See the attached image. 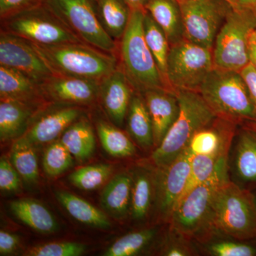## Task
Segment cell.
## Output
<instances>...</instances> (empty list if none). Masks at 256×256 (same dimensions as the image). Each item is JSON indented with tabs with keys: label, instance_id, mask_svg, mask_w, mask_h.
<instances>
[{
	"label": "cell",
	"instance_id": "21",
	"mask_svg": "<svg viewBox=\"0 0 256 256\" xmlns=\"http://www.w3.org/2000/svg\"><path fill=\"white\" fill-rule=\"evenodd\" d=\"M0 98L36 106L44 100L40 84L15 69L1 65Z\"/></svg>",
	"mask_w": 256,
	"mask_h": 256
},
{
	"label": "cell",
	"instance_id": "7",
	"mask_svg": "<svg viewBox=\"0 0 256 256\" xmlns=\"http://www.w3.org/2000/svg\"><path fill=\"white\" fill-rule=\"evenodd\" d=\"M1 21L2 31L23 37L37 44L84 42L44 4L15 13L1 18Z\"/></svg>",
	"mask_w": 256,
	"mask_h": 256
},
{
	"label": "cell",
	"instance_id": "26",
	"mask_svg": "<svg viewBox=\"0 0 256 256\" xmlns=\"http://www.w3.org/2000/svg\"><path fill=\"white\" fill-rule=\"evenodd\" d=\"M60 142L72 153L74 159L82 163L92 158L96 150V138L90 121L82 116L60 136Z\"/></svg>",
	"mask_w": 256,
	"mask_h": 256
},
{
	"label": "cell",
	"instance_id": "4",
	"mask_svg": "<svg viewBox=\"0 0 256 256\" xmlns=\"http://www.w3.org/2000/svg\"><path fill=\"white\" fill-rule=\"evenodd\" d=\"M175 92L180 112L162 142L152 153L150 160L156 168L171 164L186 149L194 134L216 118L200 92L184 90Z\"/></svg>",
	"mask_w": 256,
	"mask_h": 256
},
{
	"label": "cell",
	"instance_id": "32",
	"mask_svg": "<svg viewBox=\"0 0 256 256\" xmlns=\"http://www.w3.org/2000/svg\"><path fill=\"white\" fill-rule=\"evenodd\" d=\"M156 230L146 228L130 232L116 240L104 252L105 256H132L142 252L152 242Z\"/></svg>",
	"mask_w": 256,
	"mask_h": 256
},
{
	"label": "cell",
	"instance_id": "6",
	"mask_svg": "<svg viewBox=\"0 0 256 256\" xmlns=\"http://www.w3.org/2000/svg\"><path fill=\"white\" fill-rule=\"evenodd\" d=\"M228 154L218 161L213 174L180 202L170 220L171 230L184 238H204L217 193L228 181Z\"/></svg>",
	"mask_w": 256,
	"mask_h": 256
},
{
	"label": "cell",
	"instance_id": "47",
	"mask_svg": "<svg viewBox=\"0 0 256 256\" xmlns=\"http://www.w3.org/2000/svg\"><path fill=\"white\" fill-rule=\"evenodd\" d=\"M252 192H254V196H255L256 203V190H254V191H252Z\"/></svg>",
	"mask_w": 256,
	"mask_h": 256
},
{
	"label": "cell",
	"instance_id": "37",
	"mask_svg": "<svg viewBox=\"0 0 256 256\" xmlns=\"http://www.w3.org/2000/svg\"><path fill=\"white\" fill-rule=\"evenodd\" d=\"M248 242L250 240L215 242L208 248V252L210 255L215 256H256V242L252 244Z\"/></svg>",
	"mask_w": 256,
	"mask_h": 256
},
{
	"label": "cell",
	"instance_id": "27",
	"mask_svg": "<svg viewBox=\"0 0 256 256\" xmlns=\"http://www.w3.org/2000/svg\"><path fill=\"white\" fill-rule=\"evenodd\" d=\"M55 196L69 215L80 223L96 228H110L107 215L86 200L62 190L55 192Z\"/></svg>",
	"mask_w": 256,
	"mask_h": 256
},
{
	"label": "cell",
	"instance_id": "19",
	"mask_svg": "<svg viewBox=\"0 0 256 256\" xmlns=\"http://www.w3.org/2000/svg\"><path fill=\"white\" fill-rule=\"evenodd\" d=\"M38 106L21 101L1 99L0 101V139L2 142L22 136L36 114Z\"/></svg>",
	"mask_w": 256,
	"mask_h": 256
},
{
	"label": "cell",
	"instance_id": "18",
	"mask_svg": "<svg viewBox=\"0 0 256 256\" xmlns=\"http://www.w3.org/2000/svg\"><path fill=\"white\" fill-rule=\"evenodd\" d=\"M234 171L238 184L256 190V134L242 126L234 148Z\"/></svg>",
	"mask_w": 256,
	"mask_h": 256
},
{
	"label": "cell",
	"instance_id": "25",
	"mask_svg": "<svg viewBox=\"0 0 256 256\" xmlns=\"http://www.w3.org/2000/svg\"><path fill=\"white\" fill-rule=\"evenodd\" d=\"M156 168L154 172L139 168L132 174V198L130 215L136 222H143L148 218L152 205L156 204Z\"/></svg>",
	"mask_w": 256,
	"mask_h": 256
},
{
	"label": "cell",
	"instance_id": "35",
	"mask_svg": "<svg viewBox=\"0 0 256 256\" xmlns=\"http://www.w3.org/2000/svg\"><path fill=\"white\" fill-rule=\"evenodd\" d=\"M74 158L60 140L54 141L44 152V170L50 178H56L73 166Z\"/></svg>",
	"mask_w": 256,
	"mask_h": 256
},
{
	"label": "cell",
	"instance_id": "38",
	"mask_svg": "<svg viewBox=\"0 0 256 256\" xmlns=\"http://www.w3.org/2000/svg\"><path fill=\"white\" fill-rule=\"evenodd\" d=\"M22 178L11 162L4 156L0 160V190L6 193H14L22 188Z\"/></svg>",
	"mask_w": 256,
	"mask_h": 256
},
{
	"label": "cell",
	"instance_id": "36",
	"mask_svg": "<svg viewBox=\"0 0 256 256\" xmlns=\"http://www.w3.org/2000/svg\"><path fill=\"white\" fill-rule=\"evenodd\" d=\"M84 244L75 242H48L30 248L26 256H79L86 250Z\"/></svg>",
	"mask_w": 256,
	"mask_h": 256
},
{
	"label": "cell",
	"instance_id": "23",
	"mask_svg": "<svg viewBox=\"0 0 256 256\" xmlns=\"http://www.w3.org/2000/svg\"><path fill=\"white\" fill-rule=\"evenodd\" d=\"M128 133L133 140L144 150H150L154 146L152 122L146 101L140 92L133 94L127 116Z\"/></svg>",
	"mask_w": 256,
	"mask_h": 256
},
{
	"label": "cell",
	"instance_id": "12",
	"mask_svg": "<svg viewBox=\"0 0 256 256\" xmlns=\"http://www.w3.org/2000/svg\"><path fill=\"white\" fill-rule=\"evenodd\" d=\"M0 65L21 72L40 85L54 75L32 42L2 30L0 33Z\"/></svg>",
	"mask_w": 256,
	"mask_h": 256
},
{
	"label": "cell",
	"instance_id": "16",
	"mask_svg": "<svg viewBox=\"0 0 256 256\" xmlns=\"http://www.w3.org/2000/svg\"><path fill=\"white\" fill-rule=\"evenodd\" d=\"M134 92L120 65L100 82L98 98L114 126L124 124Z\"/></svg>",
	"mask_w": 256,
	"mask_h": 256
},
{
	"label": "cell",
	"instance_id": "43",
	"mask_svg": "<svg viewBox=\"0 0 256 256\" xmlns=\"http://www.w3.org/2000/svg\"><path fill=\"white\" fill-rule=\"evenodd\" d=\"M247 52L249 64L256 69V28H252L247 38Z\"/></svg>",
	"mask_w": 256,
	"mask_h": 256
},
{
	"label": "cell",
	"instance_id": "31",
	"mask_svg": "<svg viewBox=\"0 0 256 256\" xmlns=\"http://www.w3.org/2000/svg\"><path fill=\"white\" fill-rule=\"evenodd\" d=\"M96 131L108 154L116 158H130L136 154V146L127 134L102 120L96 122Z\"/></svg>",
	"mask_w": 256,
	"mask_h": 256
},
{
	"label": "cell",
	"instance_id": "14",
	"mask_svg": "<svg viewBox=\"0 0 256 256\" xmlns=\"http://www.w3.org/2000/svg\"><path fill=\"white\" fill-rule=\"evenodd\" d=\"M100 82L76 77L54 75L40 85L44 99L56 104L88 106L99 98Z\"/></svg>",
	"mask_w": 256,
	"mask_h": 256
},
{
	"label": "cell",
	"instance_id": "5",
	"mask_svg": "<svg viewBox=\"0 0 256 256\" xmlns=\"http://www.w3.org/2000/svg\"><path fill=\"white\" fill-rule=\"evenodd\" d=\"M146 12V9H131L129 23L120 40V66L136 92L154 88L169 90L144 38Z\"/></svg>",
	"mask_w": 256,
	"mask_h": 256
},
{
	"label": "cell",
	"instance_id": "1",
	"mask_svg": "<svg viewBox=\"0 0 256 256\" xmlns=\"http://www.w3.org/2000/svg\"><path fill=\"white\" fill-rule=\"evenodd\" d=\"M32 44L54 75L100 82L120 66L114 54L104 52L84 42L54 45Z\"/></svg>",
	"mask_w": 256,
	"mask_h": 256
},
{
	"label": "cell",
	"instance_id": "13",
	"mask_svg": "<svg viewBox=\"0 0 256 256\" xmlns=\"http://www.w3.org/2000/svg\"><path fill=\"white\" fill-rule=\"evenodd\" d=\"M192 153L186 148L169 165L156 168V210L163 222H170L188 182Z\"/></svg>",
	"mask_w": 256,
	"mask_h": 256
},
{
	"label": "cell",
	"instance_id": "50",
	"mask_svg": "<svg viewBox=\"0 0 256 256\" xmlns=\"http://www.w3.org/2000/svg\"><path fill=\"white\" fill-rule=\"evenodd\" d=\"M92 2L95 1V0H92Z\"/></svg>",
	"mask_w": 256,
	"mask_h": 256
},
{
	"label": "cell",
	"instance_id": "15",
	"mask_svg": "<svg viewBox=\"0 0 256 256\" xmlns=\"http://www.w3.org/2000/svg\"><path fill=\"white\" fill-rule=\"evenodd\" d=\"M82 116L84 112L80 106L58 104L38 117L34 116L23 136L34 146L50 143Z\"/></svg>",
	"mask_w": 256,
	"mask_h": 256
},
{
	"label": "cell",
	"instance_id": "49",
	"mask_svg": "<svg viewBox=\"0 0 256 256\" xmlns=\"http://www.w3.org/2000/svg\"><path fill=\"white\" fill-rule=\"evenodd\" d=\"M174 1L178 2H181L184 1V0H174Z\"/></svg>",
	"mask_w": 256,
	"mask_h": 256
},
{
	"label": "cell",
	"instance_id": "29",
	"mask_svg": "<svg viewBox=\"0 0 256 256\" xmlns=\"http://www.w3.org/2000/svg\"><path fill=\"white\" fill-rule=\"evenodd\" d=\"M34 144L24 136L16 139L10 150V162L22 180L35 184L40 180V168Z\"/></svg>",
	"mask_w": 256,
	"mask_h": 256
},
{
	"label": "cell",
	"instance_id": "11",
	"mask_svg": "<svg viewBox=\"0 0 256 256\" xmlns=\"http://www.w3.org/2000/svg\"><path fill=\"white\" fill-rule=\"evenodd\" d=\"M180 3L185 38L213 50L216 37L232 8L224 0H184Z\"/></svg>",
	"mask_w": 256,
	"mask_h": 256
},
{
	"label": "cell",
	"instance_id": "48",
	"mask_svg": "<svg viewBox=\"0 0 256 256\" xmlns=\"http://www.w3.org/2000/svg\"><path fill=\"white\" fill-rule=\"evenodd\" d=\"M252 12L254 13V15H255L256 18V10H255V11H252Z\"/></svg>",
	"mask_w": 256,
	"mask_h": 256
},
{
	"label": "cell",
	"instance_id": "20",
	"mask_svg": "<svg viewBox=\"0 0 256 256\" xmlns=\"http://www.w3.org/2000/svg\"><path fill=\"white\" fill-rule=\"evenodd\" d=\"M132 175L121 172L110 178L100 194L102 208L116 220L130 214Z\"/></svg>",
	"mask_w": 256,
	"mask_h": 256
},
{
	"label": "cell",
	"instance_id": "46",
	"mask_svg": "<svg viewBox=\"0 0 256 256\" xmlns=\"http://www.w3.org/2000/svg\"><path fill=\"white\" fill-rule=\"evenodd\" d=\"M240 126L250 130H252V132H255L256 134V121L245 122V124H242Z\"/></svg>",
	"mask_w": 256,
	"mask_h": 256
},
{
	"label": "cell",
	"instance_id": "28",
	"mask_svg": "<svg viewBox=\"0 0 256 256\" xmlns=\"http://www.w3.org/2000/svg\"><path fill=\"white\" fill-rule=\"evenodd\" d=\"M92 2L99 21L108 34L116 42L120 40L130 18V6L122 0H95Z\"/></svg>",
	"mask_w": 256,
	"mask_h": 256
},
{
	"label": "cell",
	"instance_id": "34",
	"mask_svg": "<svg viewBox=\"0 0 256 256\" xmlns=\"http://www.w3.org/2000/svg\"><path fill=\"white\" fill-rule=\"evenodd\" d=\"M229 150H227L222 152L210 154V156H193L188 182H186L182 195L180 197L178 204L194 188L201 184L202 183L204 182L212 176L220 158L228 154Z\"/></svg>",
	"mask_w": 256,
	"mask_h": 256
},
{
	"label": "cell",
	"instance_id": "22",
	"mask_svg": "<svg viewBox=\"0 0 256 256\" xmlns=\"http://www.w3.org/2000/svg\"><path fill=\"white\" fill-rule=\"evenodd\" d=\"M146 10L164 32L170 46L186 38L182 15L178 2L150 0Z\"/></svg>",
	"mask_w": 256,
	"mask_h": 256
},
{
	"label": "cell",
	"instance_id": "42",
	"mask_svg": "<svg viewBox=\"0 0 256 256\" xmlns=\"http://www.w3.org/2000/svg\"><path fill=\"white\" fill-rule=\"evenodd\" d=\"M240 75L246 84L249 94L256 110V69L252 64H248L246 66L240 70Z\"/></svg>",
	"mask_w": 256,
	"mask_h": 256
},
{
	"label": "cell",
	"instance_id": "41",
	"mask_svg": "<svg viewBox=\"0 0 256 256\" xmlns=\"http://www.w3.org/2000/svg\"><path fill=\"white\" fill-rule=\"evenodd\" d=\"M188 239L183 237L182 240L180 239H174L170 245L166 246L163 256H193L194 254L193 248L190 244L186 242Z\"/></svg>",
	"mask_w": 256,
	"mask_h": 256
},
{
	"label": "cell",
	"instance_id": "45",
	"mask_svg": "<svg viewBox=\"0 0 256 256\" xmlns=\"http://www.w3.org/2000/svg\"><path fill=\"white\" fill-rule=\"evenodd\" d=\"M130 9H146L150 0H122Z\"/></svg>",
	"mask_w": 256,
	"mask_h": 256
},
{
	"label": "cell",
	"instance_id": "10",
	"mask_svg": "<svg viewBox=\"0 0 256 256\" xmlns=\"http://www.w3.org/2000/svg\"><path fill=\"white\" fill-rule=\"evenodd\" d=\"M256 25L252 12L232 10L216 37L212 50L214 68L240 72L249 64L248 35Z\"/></svg>",
	"mask_w": 256,
	"mask_h": 256
},
{
	"label": "cell",
	"instance_id": "40",
	"mask_svg": "<svg viewBox=\"0 0 256 256\" xmlns=\"http://www.w3.org/2000/svg\"><path fill=\"white\" fill-rule=\"evenodd\" d=\"M20 244V236L16 234L1 230L0 232V255L9 256L14 254Z\"/></svg>",
	"mask_w": 256,
	"mask_h": 256
},
{
	"label": "cell",
	"instance_id": "8",
	"mask_svg": "<svg viewBox=\"0 0 256 256\" xmlns=\"http://www.w3.org/2000/svg\"><path fill=\"white\" fill-rule=\"evenodd\" d=\"M212 50L184 40L170 46L166 62V79L173 90L198 92L213 68Z\"/></svg>",
	"mask_w": 256,
	"mask_h": 256
},
{
	"label": "cell",
	"instance_id": "9",
	"mask_svg": "<svg viewBox=\"0 0 256 256\" xmlns=\"http://www.w3.org/2000/svg\"><path fill=\"white\" fill-rule=\"evenodd\" d=\"M44 4L82 42L114 54L116 42L101 25L92 0H45Z\"/></svg>",
	"mask_w": 256,
	"mask_h": 256
},
{
	"label": "cell",
	"instance_id": "30",
	"mask_svg": "<svg viewBox=\"0 0 256 256\" xmlns=\"http://www.w3.org/2000/svg\"><path fill=\"white\" fill-rule=\"evenodd\" d=\"M143 28L146 44L156 60L163 82L169 90H173L166 79V62L170 50V42L164 32L146 11L144 14Z\"/></svg>",
	"mask_w": 256,
	"mask_h": 256
},
{
	"label": "cell",
	"instance_id": "3",
	"mask_svg": "<svg viewBox=\"0 0 256 256\" xmlns=\"http://www.w3.org/2000/svg\"><path fill=\"white\" fill-rule=\"evenodd\" d=\"M198 92L220 118L238 126L256 121L255 106L239 72L214 68Z\"/></svg>",
	"mask_w": 256,
	"mask_h": 256
},
{
	"label": "cell",
	"instance_id": "33",
	"mask_svg": "<svg viewBox=\"0 0 256 256\" xmlns=\"http://www.w3.org/2000/svg\"><path fill=\"white\" fill-rule=\"evenodd\" d=\"M114 173V166L108 164L88 165L69 175L68 180L76 188L92 191L107 182Z\"/></svg>",
	"mask_w": 256,
	"mask_h": 256
},
{
	"label": "cell",
	"instance_id": "2",
	"mask_svg": "<svg viewBox=\"0 0 256 256\" xmlns=\"http://www.w3.org/2000/svg\"><path fill=\"white\" fill-rule=\"evenodd\" d=\"M214 232L237 240L256 239V203L252 191L226 182L216 196L204 238Z\"/></svg>",
	"mask_w": 256,
	"mask_h": 256
},
{
	"label": "cell",
	"instance_id": "39",
	"mask_svg": "<svg viewBox=\"0 0 256 256\" xmlns=\"http://www.w3.org/2000/svg\"><path fill=\"white\" fill-rule=\"evenodd\" d=\"M45 0H0V16L6 18L24 10L44 4Z\"/></svg>",
	"mask_w": 256,
	"mask_h": 256
},
{
	"label": "cell",
	"instance_id": "44",
	"mask_svg": "<svg viewBox=\"0 0 256 256\" xmlns=\"http://www.w3.org/2000/svg\"><path fill=\"white\" fill-rule=\"evenodd\" d=\"M232 10L236 11L252 12L256 10V0H224Z\"/></svg>",
	"mask_w": 256,
	"mask_h": 256
},
{
	"label": "cell",
	"instance_id": "24",
	"mask_svg": "<svg viewBox=\"0 0 256 256\" xmlns=\"http://www.w3.org/2000/svg\"><path fill=\"white\" fill-rule=\"evenodd\" d=\"M10 210L20 222L35 232L53 234L60 228L54 216L41 202L32 198H22L10 202Z\"/></svg>",
	"mask_w": 256,
	"mask_h": 256
},
{
	"label": "cell",
	"instance_id": "17",
	"mask_svg": "<svg viewBox=\"0 0 256 256\" xmlns=\"http://www.w3.org/2000/svg\"><path fill=\"white\" fill-rule=\"evenodd\" d=\"M140 94L150 114L156 148L178 118L180 112L178 98L175 92L165 88L150 89Z\"/></svg>",
	"mask_w": 256,
	"mask_h": 256
}]
</instances>
